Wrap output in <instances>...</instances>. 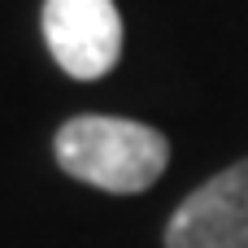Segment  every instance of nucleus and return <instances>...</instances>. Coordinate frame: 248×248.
<instances>
[{
  "mask_svg": "<svg viewBox=\"0 0 248 248\" xmlns=\"http://www.w3.org/2000/svg\"><path fill=\"white\" fill-rule=\"evenodd\" d=\"M39 22L52 61L78 83L109 74L122 57V13L113 0H44Z\"/></svg>",
  "mask_w": 248,
  "mask_h": 248,
  "instance_id": "nucleus-2",
  "label": "nucleus"
},
{
  "mask_svg": "<svg viewBox=\"0 0 248 248\" xmlns=\"http://www.w3.org/2000/svg\"><path fill=\"white\" fill-rule=\"evenodd\" d=\"M52 153L70 179L113 196L148 192L170 166V140L157 126L131 118H105V113L70 118L57 131Z\"/></svg>",
  "mask_w": 248,
  "mask_h": 248,
  "instance_id": "nucleus-1",
  "label": "nucleus"
},
{
  "mask_svg": "<svg viewBox=\"0 0 248 248\" xmlns=\"http://www.w3.org/2000/svg\"><path fill=\"white\" fill-rule=\"evenodd\" d=\"M166 248H248V157L174 209Z\"/></svg>",
  "mask_w": 248,
  "mask_h": 248,
  "instance_id": "nucleus-3",
  "label": "nucleus"
}]
</instances>
